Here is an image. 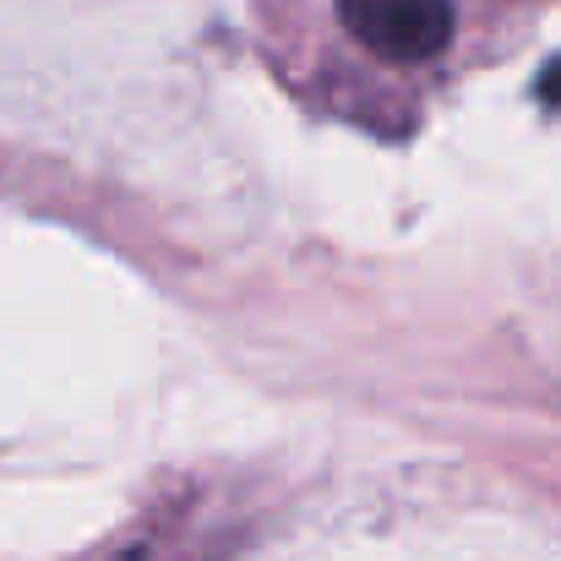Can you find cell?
Returning <instances> with one entry per match:
<instances>
[{
	"instance_id": "cell-1",
	"label": "cell",
	"mask_w": 561,
	"mask_h": 561,
	"mask_svg": "<svg viewBox=\"0 0 561 561\" xmlns=\"http://www.w3.org/2000/svg\"><path fill=\"white\" fill-rule=\"evenodd\" d=\"M344 27L381 60L420 66L453 44V0H339Z\"/></svg>"
},
{
	"instance_id": "cell-2",
	"label": "cell",
	"mask_w": 561,
	"mask_h": 561,
	"mask_svg": "<svg viewBox=\"0 0 561 561\" xmlns=\"http://www.w3.org/2000/svg\"><path fill=\"white\" fill-rule=\"evenodd\" d=\"M535 93H540V99H546L551 110H561V55H557V60H551V66H546V71H540V82H535Z\"/></svg>"
}]
</instances>
